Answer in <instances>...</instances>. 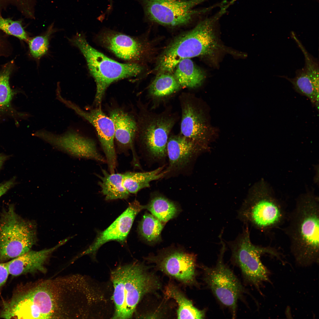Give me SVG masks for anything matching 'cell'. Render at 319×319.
Here are the masks:
<instances>
[{
	"instance_id": "6da1fadb",
	"label": "cell",
	"mask_w": 319,
	"mask_h": 319,
	"mask_svg": "<svg viewBox=\"0 0 319 319\" xmlns=\"http://www.w3.org/2000/svg\"><path fill=\"white\" fill-rule=\"evenodd\" d=\"M284 232L288 237L291 251L296 263L306 266L319 262V203L312 193L297 199L288 213Z\"/></svg>"
},
{
	"instance_id": "7a4b0ae2",
	"label": "cell",
	"mask_w": 319,
	"mask_h": 319,
	"mask_svg": "<svg viewBox=\"0 0 319 319\" xmlns=\"http://www.w3.org/2000/svg\"><path fill=\"white\" fill-rule=\"evenodd\" d=\"M220 16L201 21L193 29L179 36L166 48L159 58L156 70L171 73L181 60L201 56H211L220 48L214 31Z\"/></svg>"
},
{
	"instance_id": "3957f363",
	"label": "cell",
	"mask_w": 319,
	"mask_h": 319,
	"mask_svg": "<svg viewBox=\"0 0 319 319\" xmlns=\"http://www.w3.org/2000/svg\"><path fill=\"white\" fill-rule=\"evenodd\" d=\"M288 213L263 180L252 188L239 209L237 217L244 224H249L263 232L284 224Z\"/></svg>"
},
{
	"instance_id": "277c9868",
	"label": "cell",
	"mask_w": 319,
	"mask_h": 319,
	"mask_svg": "<svg viewBox=\"0 0 319 319\" xmlns=\"http://www.w3.org/2000/svg\"><path fill=\"white\" fill-rule=\"evenodd\" d=\"M71 41L85 58L95 79L96 90L94 102L97 106L100 105L106 90L111 83L137 76L143 70L137 63H121L110 58L91 46L81 34L77 33Z\"/></svg>"
},
{
	"instance_id": "5b68a950",
	"label": "cell",
	"mask_w": 319,
	"mask_h": 319,
	"mask_svg": "<svg viewBox=\"0 0 319 319\" xmlns=\"http://www.w3.org/2000/svg\"><path fill=\"white\" fill-rule=\"evenodd\" d=\"M47 283L35 287L20 286L4 304L8 319H50L56 317L58 296Z\"/></svg>"
},
{
	"instance_id": "8992f818",
	"label": "cell",
	"mask_w": 319,
	"mask_h": 319,
	"mask_svg": "<svg viewBox=\"0 0 319 319\" xmlns=\"http://www.w3.org/2000/svg\"><path fill=\"white\" fill-rule=\"evenodd\" d=\"M142 109L137 120L136 139L148 159L163 163L167 158V143L178 120L177 114L169 108L159 113L147 108Z\"/></svg>"
},
{
	"instance_id": "52a82bcc",
	"label": "cell",
	"mask_w": 319,
	"mask_h": 319,
	"mask_svg": "<svg viewBox=\"0 0 319 319\" xmlns=\"http://www.w3.org/2000/svg\"><path fill=\"white\" fill-rule=\"evenodd\" d=\"M244 225L242 232L227 244L231 250V259L239 267L244 278L259 290L263 282L269 281V273L261 261V256L267 254L279 258L280 255L275 248L253 243L249 225Z\"/></svg>"
},
{
	"instance_id": "ba28073f",
	"label": "cell",
	"mask_w": 319,
	"mask_h": 319,
	"mask_svg": "<svg viewBox=\"0 0 319 319\" xmlns=\"http://www.w3.org/2000/svg\"><path fill=\"white\" fill-rule=\"evenodd\" d=\"M36 233L35 224L21 217L9 204L0 216V262L30 250L36 243Z\"/></svg>"
},
{
	"instance_id": "9c48e42d",
	"label": "cell",
	"mask_w": 319,
	"mask_h": 319,
	"mask_svg": "<svg viewBox=\"0 0 319 319\" xmlns=\"http://www.w3.org/2000/svg\"><path fill=\"white\" fill-rule=\"evenodd\" d=\"M219 238L221 246L216 265L212 267H201L204 280L208 287L220 303L230 310L235 318L238 301L245 290L234 272L224 262L226 245L222 237Z\"/></svg>"
},
{
	"instance_id": "30bf717a",
	"label": "cell",
	"mask_w": 319,
	"mask_h": 319,
	"mask_svg": "<svg viewBox=\"0 0 319 319\" xmlns=\"http://www.w3.org/2000/svg\"><path fill=\"white\" fill-rule=\"evenodd\" d=\"M122 266L125 319H127L132 317L144 295L159 289L161 284L156 275L141 264L134 263Z\"/></svg>"
},
{
	"instance_id": "8fae6325",
	"label": "cell",
	"mask_w": 319,
	"mask_h": 319,
	"mask_svg": "<svg viewBox=\"0 0 319 319\" xmlns=\"http://www.w3.org/2000/svg\"><path fill=\"white\" fill-rule=\"evenodd\" d=\"M205 0H143L145 14L150 21L169 26L189 23L193 17L206 11L193 7Z\"/></svg>"
},
{
	"instance_id": "7c38bea8",
	"label": "cell",
	"mask_w": 319,
	"mask_h": 319,
	"mask_svg": "<svg viewBox=\"0 0 319 319\" xmlns=\"http://www.w3.org/2000/svg\"><path fill=\"white\" fill-rule=\"evenodd\" d=\"M196 258L194 253L171 246L146 259L154 263L158 270L184 284L191 286L196 284Z\"/></svg>"
},
{
	"instance_id": "4fadbf2b",
	"label": "cell",
	"mask_w": 319,
	"mask_h": 319,
	"mask_svg": "<svg viewBox=\"0 0 319 319\" xmlns=\"http://www.w3.org/2000/svg\"><path fill=\"white\" fill-rule=\"evenodd\" d=\"M33 135L73 157L106 163L105 157L99 151L95 141L73 129H69L60 134L43 129L36 131Z\"/></svg>"
},
{
	"instance_id": "5bb4252c",
	"label": "cell",
	"mask_w": 319,
	"mask_h": 319,
	"mask_svg": "<svg viewBox=\"0 0 319 319\" xmlns=\"http://www.w3.org/2000/svg\"><path fill=\"white\" fill-rule=\"evenodd\" d=\"M59 100L94 126L105 154L109 172H115L117 161L115 146V130L113 122L110 117L106 115L99 106L86 111L62 96L59 97Z\"/></svg>"
},
{
	"instance_id": "9a60e30c",
	"label": "cell",
	"mask_w": 319,
	"mask_h": 319,
	"mask_svg": "<svg viewBox=\"0 0 319 319\" xmlns=\"http://www.w3.org/2000/svg\"><path fill=\"white\" fill-rule=\"evenodd\" d=\"M206 149L180 133L171 134L167 147L168 163L164 178L189 174L199 155Z\"/></svg>"
},
{
	"instance_id": "2e32d148",
	"label": "cell",
	"mask_w": 319,
	"mask_h": 319,
	"mask_svg": "<svg viewBox=\"0 0 319 319\" xmlns=\"http://www.w3.org/2000/svg\"><path fill=\"white\" fill-rule=\"evenodd\" d=\"M179 98L181 112L180 134L206 149L210 129L203 111L192 95L183 93Z\"/></svg>"
},
{
	"instance_id": "e0dca14e",
	"label": "cell",
	"mask_w": 319,
	"mask_h": 319,
	"mask_svg": "<svg viewBox=\"0 0 319 319\" xmlns=\"http://www.w3.org/2000/svg\"><path fill=\"white\" fill-rule=\"evenodd\" d=\"M109 114L114 125L115 141L117 152L127 154L130 151L132 156V165L135 168L141 169L139 158L135 147L138 129L137 121L133 115L120 108L111 110Z\"/></svg>"
},
{
	"instance_id": "ac0fdd59",
	"label": "cell",
	"mask_w": 319,
	"mask_h": 319,
	"mask_svg": "<svg viewBox=\"0 0 319 319\" xmlns=\"http://www.w3.org/2000/svg\"><path fill=\"white\" fill-rule=\"evenodd\" d=\"M145 206L141 205L136 200L130 203L124 212L108 227L100 233L93 242L78 257L86 255H94L102 245L108 241L116 240L121 243L124 242L136 216L145 209Z\"/></svg>"
},
{
	"instance_id": "d6986e66",
	"label": "cell",
	"mask_w": 319,
	"mask_h": 319,
	"mask_svg": "<svg viewBox=\"0 0 319 319\" xmlns=\"http://www.w3.org/2000/svg\"><path fill=\"white\" fill-rule=\"evenodd\" d=\"M99 38L102 45L123 60L136 63L144 54L142 44L137 39L128 35L108 31L102 33Z\"/></svg>"
},
{
	"instance_id": "ffe728a7",
	"label": "cell",
	"mask_w": 319,
	"mask_h": 319,
	"mask_svg": "<svg viewBox=\"0 0 319 319\" xmlns=\"http://www.w3.org/2000/svg\"><path fill=\"white\" fill-rule=\"evenodd\" d=\"M68 238L51 248L39 251L30 250L6 263L9 274L17 276L29 273L45 272L44 265L51 254L65 244Z\"/></svg>"
},
{
	"instance_id": "44dd1931",
	"label": "cell",
	"mask_w": 319,
	"mask_h": 319,
	"mask_svg": "<svg viewBox=\"0 0 319 319\" xmlns=\"http://www.w3.org/2000/svg\"><path fill=\"white\" fill-rule=\"evenodd\" d=\"M293 78L284 76L292 84L296 92L306 96L312 104L318 109L319 95V66L313 64H305L304 67L296 71Z\"/></svg>"
},
{
	"instance_id": "7402d4cb",
	"label": "cell",
	"mask_w": 319,
	"mask_h": 319,
	"mask_svg": "<svg viewBox=\"0 0 319 319\" xmlns=\"http://www.w3.org/2000/svg\"><path fill=\"white\" fill-rule=\"evenodd\" d=\"M159 73L150 84L148 89V96L153 108L166 102L182 88L171 73Z\"/></svg>"
},
{
	"instance_id": "603a6c76",
	"label": "cell",
	"mask_w": 319,
	"mask_h": 319,
	"mask_svg": "<svg viewBox=\"0 0 319 319\" xmlns=\"http://www.w3.org/2000/svg\"><path fill=\"white\" fill-rule=\"evenodd\" d=\"M164 293L166 298L173 299L177 303V318L198 319L205 317V310H199L194 306L192 301L175 284H168L165 288Z\"/></svg>"
},
{
	"instance_id": "cb8c5ba5",
	"label": "cell",
	"mask_w": 319,
	"mask_h": 319,
	"mask_svg": "<svg viewBox=\"0 0 319 319\" xmlns=\"http://www.w3.org/2000/svg\"><path fill=\"white\" fill-rule=\"evenodd\" d=\"M165 166L163 165L149 171L123 173V185L130 193L136 194L142 189L150 187L151 182L164 178Z\"/></svg>"
},
{
	"instance_id": "d4e9b609",
	"label": "cell",
	"mask_w": 319,
	"mask_h": 319,
	"mask_svg": "<svg viewBox=\"0 0 319 319\" xmlns=\"http://www.w3.org/2000/svg\"><path fill=\"white\" fill-rule=\"evenodd\" d=\"M153 215L165 224L180 212L178 204L158 191L152 193L148 203L145 205Z\"/></svg>"
},
{
	"instance_id": "484cf974",
	"label": "cell",
	"mask_w": 319,
	"mask_h": 319,
	"mask_svg": "<svg viewBox=\"0 0 319 319\" xmlns=\"http://www.w3.org/2000/svg\"><path fill=\"white\" fill-rule=\"evenodd\" d=\"M102 175H98L100 178L98 184L101 192L105 196L106 200L126 199L130 193L123 185V173H111L102 169Z\"/></svg>"
},
{
	"instance_id": "4316f807",
	"label": "cell",
	"mask_w": 319,
	"mask_h": 319,
	"mask_svg": "<svg viewBox=\"0 0 319 319\" xmlns=\"http://www.w3.org/2000/svg\"><path fill=\"white\" fill-rule=\"evenodd\" d=\"M174 71L173 75L182 87L193 88L198 87L205 78L203 72L190 58L180 61Z\"/></svg>"
},
{
	"instance_id": "83f0119b",
	"label": "cell",
	"mask_w": 319,
	"mask_h": 319,
	"mask_svg": "<svg viewBox=\"0 0 319 319\" xmlns=\"http://www.w3.org/2000/svg\"><path fill=\"white\" fill-rule=\"evenodd\" d=\"M165 224L148 212H146L140 222L138 232L141 237L149 244L161 241V233Z\"/></svg>"
},
{
	"instance_id": "f1b7e54d",
	"label": "cell",
	"mask_w": 319,
	"mask_h": 319,
	"mask_svg": "<svg viewBox=\"0 0 319 319\" xmlns=\"http://www.w3.org/2000/svg\"><path fill=\"white\" fill-rule=\"evenodd\" d=\"M53 24H52L49 26L44 34L36 36L29 40L30 52L34 58L39 59L47 53L49 37L54 31Z\"/></svg>"
},
{
	"instance_id": "f546056e",
	"label": "cell",
	"mask_w": 319,
	"mask_h": 319,
	"mask_svg": "<svg viewBox=\"0 0 319 319\" xmlns=\"http://www.w3.org/2000/svg\"><path fill=\"white\" fill-rule=\"evenodd\" d=\"M0 29L10 35L22 40H27V34L21 22L2 17L0 14Z\"/></svg>"
},
{
	"instance_id": "4dcf8cb0",
	"label": "cell",
	"mask_w": 319,
	"mask_h": 319,
	"mask_svg": "<svg viewBox=\"0 0 319 319\" xmlns=\"http://www.w3.org/2000/svg\"><path fill=\"white\" fill-rule=\"evenodd\" d=\"M10 72L9 69L6 68L0 72V109L7 106L12 99L13 92L9 84Z\"/></svg>"
},
{
	"instance_id": "1f68e13d",
	"label": "cell",
	"mask_w": 319,
	"mask_h": 319,
	"mask_svg": "<svg viewBox=\"0 0 319 319\" xmlns=\"http://www.w3.org/2000/svg\"><path fill=\"white\" fill-rule=\"evenodd\" d=\"M16 178L14 177L0 184V198L16 184Z\"/></svg>"
},
{
	"instance_id": "d6a6232c",
	"label": "cell",
	"mask_w": 319,
	"mask_h": 319,
	"mask_svg": "<svg viewBox=\"0 0 319 319\" xmlns=\"http://www.w3.org/2000/svg\"><path fill=\"white\" fill-rule=\"evenodd\" d=\"M9 274L6 263L0 262V290L6 282Z\"/></svg>"
},
{
	"instance_id": "836d02e7",
	"label": "cell",
	"mask_w": 319,
	"mask_h": 319,
	"mask_svg": "<svg viewBox=\"0 0 319 319\" xmlns=\"http://www.w3.org/2000/svg\"><path fill=\"white\" fill-rule=\"evenodd\" d=\"M9 156L0 153V170L4 162L9 158Z\"/></svg>"
}]
</instances>
